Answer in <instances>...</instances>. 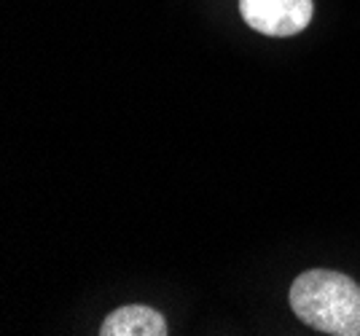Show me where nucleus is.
I'll return each mask as SVG.
<instances>
[{
  "label": "nucleus",
  "instance_id": "nucleus-1",
  "mask_svg": "<svg viewBox=\"0 0 360 336\" xmlns=\"http://www.w3.org/2000/svg\"><path fill=\"white\" fill-rule=\"evenodd\" d=\"M296 318L330 336H360V285L333 269H309L290 285Z\"/></svg>",
  "mask_w": 360,
  "mask_h": 336
},
{
  "label": "nucleus",
  "instance_id": "nucleus-2",
  "mask_svg": "<svg viewBox=\"0 0 360 336\" xmlns=\"http://www.w3.org/2000/svg\"><path fill=\"white\" fill-rule=\"evenodd\" d=\"M240 14L248 27L274 38L301 32L315 14L312 0H240Z\"/></svg>",
  "mask_w": 360,
  "mask_h": 336
},
{
  "label": "nucleus",
  "instance_id": "nucleus-3",
  "mask_svg": "<svg viewBox=\"0 0 360 336\" xmlns=\"http://www.w3.org/2000/svg\"><path fill=\"white\" fill-rule=\"evenodd\" d=\"M100 336H167V321L153 306H119L103 321Z\"/></svg>",
  "mask_w": 360,
  "mask_h": 336
}]
</instances>
